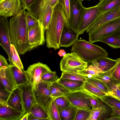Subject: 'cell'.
I'll return each mask as SVG.
<instances>
[{
	"mask_svg": "<svg viewBox=\"0 0 120 120\" xmlns=\"http://www.w3.org/2000/svg\"><path fill=\"white\" fill-rule=\"evenodd\" d=\"M26 9L12 16L9 21V33L11 42L19 54L23 55L32 50L28 40V31L27 26Z\"/></svg>",
	"mask_w": 120,
	"mask_h": 120,
	"instance_id": "obj_1",
	"label": "cell"
},
{
	"mask_svg": "<svg viewBox=\"0 0 120 120\" xmlns=\"http://www.w3.org/2000/svg\"><path fill=\"white\" fill-rule=\"evenodd\" d=\"M67 22L63 9L58 3L54 7L49 27L45 31L46 46L48 48L55 50L60 48V37Z\"/></svg>",
	"mask_w": 120,
	"mask_h": 120,
	"instance_id": "obj_2",
	"label": "cell"
},
{
	"mask_svg": "<svg viewBox=\"0 0 120 120\" xmlns=\"http://www.w3.org/2000/svg\"><path fill=\"white\" fill-rule=\"evenodd\" d=\"M71 51L74 52L88 63L104 56H107L106 50L84 39H78L72 45Z\"/></svg>",
	"mask_w": 120,
	"mask_h": 120,
	"instance_id": "obj_3",
	"label": "cell"
},
{
	"mask_svg": "<svg viewBox=\"0 0 120 120\" xmlns=\"http://www.w3.org/2000/svg\"><path fill=\"white\" fill-rule=\"evenodd\" d=\"M88 63L84 61L77 53L73 52L66 54L61 60L60 68L63 72H77L85 69Z\"/></svg>",
	"mask_w": 120,
	"mask_h": 120,
	"instance_id": "obj_4",
	"label": "cell"
},
{
	"mask_svg": "<svg viewBox=\"0 0 120 120\" xmlns=\"http://www.w3.org/2000/svg\"><path fill=\"white\" fill-rule=\"evenodd\" d=\"M120 29V17L104 24L99 27L88 33L89 40L93 43L100 41L117 30Z\"/></svg>",
	"mask_w": 120,
	"mask_h": 120,
	"instance_id": "obj_5",
	"label": "cell"
},
{
	"mask_svg": "<svg viewBox=\"0 0 120 120\" xmlns=\"http://www.w3.org/2000/svg\"><path fill=\"white\" fill-rule=\"evenodd\" d=\"M51 83L42 81L31 84L37 103L47 112L48 107L53 99L51 96L50 90L49 86Z\"/></svg>",
	"mask_w": 120,
	"mask_h": 120,
	"instance_id": "obj_6",
	"label": "cell"
},
{
	"mask_svg": "<svg viewBox=\"0 0 120 120\" xmlns=\"http://www.w3.org/2000/svg\"><path fill=\"white\" fill-rule=\"evenodd\" d=\"M94 97L82 89L72 92L64 97L71 105L78 109L90 110L92 107L89 98Z\"/></svg>",
	"mask_w": 120,
	"mask_h": 120,
	"instance_id": "obj_7",
	"label": "cell"
},
{
	"mask_svg": "<svg viewBox=\"0 0 120 120\" xmlns=\"http://www.w3.org/2000/svg\"><path fill=\"white\" fill-rule=\"evenodd\" d=\"M82 0H70V16L67 24L77 31L83 16L87 8L82 4Z\"/></svg>",
	"mask_w": 120,
	"mask_h": 120,
	"instance_id": "obj_8",
	"label": "cell"
},
{
	"mask_svg": "<svg viewBox=\"0 0 120 120\" xmlns=\"http://www.w3.org/2000/svg\"><path fill=\"white\" fill-rule=\"evenodd\" d=\"M51 71L46 64L39 62L30 65L24 72L28 82L32 84L42 81L41 79V76Z\"/></svg>",
	"mask_w": 120,
	"mask_h": 120,
	"instance_id": "obj_9",
	"label": "cell"
},
{
	"mask_svg": "<svg viewBox=\"0 0 120 120\" xmlns=\"http://www.w3.org/2000/svg\"><path fill=\"white\" fill-rule=\"evenodd\" d=\"M101 13L97 4L87 8L77 30L79 35L83 34Z\"/></svg>",
	"mask_w": 120,
	"mask_h": 120,
	"instance_id": "obj_10",
	"label": "cell"
},
{
	"mask_svg": "<svg viewBox=\"0 0 120 120\" xmlns=\"http://www.w3.org/2000/svg\"><path fill=\"white\" fill-rule=\"evenodd\" d=\"M9 22L7 19L0 16V45L7 53L8 60L11 64Z\"/></svg>",
	"mask_w": 120,
	"mask_h": 120,
	"instance_id": "obj_11",
	"label": "cell"
},
{
	"mask_svg": "<svg viewBox=\"0 0 120 120\" xmlns=\"http://www.w3.org/2000/svg\"><path fill=\"white\" fill-rule=\"evenodd\" d=\"M23 8L20 0H0V16L5 19L15 15Z\"/></svg>",
	"mask_w": 120,
	"mask_h": 120,
	"instance_id": "obj_12",
	"label": "cell"
},
{
	"mask_svg": "<svg viewBox=\"0 0 120 120\" xmlns=\"http://www.w3.org/2000/svg\"><path fill=\"white\" fill-rule=\"evenodd\" d=\"M120 17V6L115 9L101 13L95 22L86 30L88 33L110 21Z\"/></svg>",
	"mask_w": 120,
	"mask_h": 120,
	"instance_id": "obj_13",
	"label": "cell"
},
{
	"mask_svg": "<svg viewBox=\"0 0 120 120\" xmlns=\"http://www.w3.org/2000/svg\"><path fill=\"white\" fill-rule=\"evenodd\" d=\"M18 86L21 92L25 114L29 113L32 106L37 103L33 93L32 85L28 82L26 83Z\"/></svg>",
	"mask_w": 120,
	"mask_h": 120,
	"instance_id": "obj_14",
	"label": "cell"
},
{
	"mask_svg": "<svg viewBox=\"0 0 120 120\" xmlns=\"http://www.w3.org/2000/svg\"><path fill=\"white\" fill-rule=\"evenodd\" d=\"M58 3V0H35L26 9L27 12L38 19L48 6L54 7Z\"/></svg>",
	"mask_w": 120,
	"mask_h": 120,
	"instance_id": "obj_15",
	"label": "cell"
},
{
	"mask_svg": "<svg viewBox=\"0 0 120 120\" xmlns=\"http://www.w3.org/2000/svg\"><path fill=\"white\" fill-rule=\"evenodd\" d=\"M45 30L40 23L38 26L28 31V40L31 48L33 49L38 46L44 44Z\"/></svg>",
	"mask_w": 120,
	"mask_h": 120,
	"instance_id": "obj_16",
	"label": "cell"
},
{
	"mask_svg": "<svg viewBox=\"0 0 120 120\" xmlns=\"http://www.w3.org/2000/svg\"><path fill=\"white\" fill-rule=\"evenodd\" d=\"M12 64L9 66L0 68V82L6 90L11 92L17 86L12 71Z\"/></svg>",
	"mask_w": 120,
	"mask_h": 120,
	"instance_id": "obj_17",
	"label": "cell"
},
{
	"mask_svg": "<svg viewBox=\"0 0 120 120\" xmlns=\"http://www.w3.org/2000/svg\"><path fill=\"white\" fill-rule=\"evenodd\" d=\"M79 35L77 31L68 24L64 28L60 37V46L67 48L72 45L78 39Z\"/></svg>",
	"mask_w": 120,
	"mask_h": 120,
	"instance_id": "obj_18",
	"label": "cell"
},
{
	"mask_svg": "<svg viewBox=\"0 0 120 120\" xmlns=\"http://www.w3.org/2000/svg\"><path fill=\"white\" fill-rule=\"evenodd\" d=\"M6 104L18 111L25 113L21 92L18 86L11 92Z\"/></svg>",
	"mask_w": 120,
	"mask_h": 120,
	"instance_id": "obj_19",
	"label": "cell"
},
{
	"mask_svg": "<svg viewBox=\"0 0 120 120\" xmlns=\"http://www.w3.org/2000/svg\"><path fill=\"white\" fill-rule=\"evenodd\" d=\"M25 114L6 104H0V120H19Z\"/></svg>",
	"mask_w": 120,
	"mask_h": 120,
	"instance_id": "obj_20",
	"label": "cell"
},
{
	"mask_svg": "<svg viewBox=\"0 0 120 120\" xmlns=\"http://www.w3.org/2000/svg\"><path fill=\"white\" fill-rule=\"evenodd\" d=\"M116 60L110 58L107 56L100 57L92 63L93 65L99 68L103 72L110 70L116 64Z\"/></svg>",
	"mask_w": 120,
	"mask_h": 120,
	"instance_id": "obj_21",
	"label": "cell"
},
{
	"mask_svg": "<svg viewBox=\"0 0 120 120\" xmlns=\"http://www.w3.org/2000/svg\"><path fill=\"white\" fill-rule=\"evenodd\" d=\"M49 89L51 96L53 100L59 97H64L71 92L57 81L51 83Z\"/></svg>",
	"mask_w": 120,
	"mask_h": 120,
	"instance_id": "obj_22",
	"label": "cell"
},
{
	"mask_svg": "<svg viewBox=\"0 0 120 120\" xmlns=\"http://www.w3.org/2000/svg\"><path fill=\"white\" fill-rule=\"evenodd\" d=\"M57 82L71 92L83 89L84 82L66 79H58Z\"/></svg>",
	"mask_w": 120,
	"mask_h": 120,
	"instance_id": "obj_23",
	"label": "cell"
},
{
	"mask_svg": "<svg viewBox=\"0 0 120 120\" xmlns=\"http://www.w3.org/2000/svg\"><path fill=\"white\" fill-rule=\"evenodd\" d=\"M114 48H120V29L116 30L100 41Z\"/></svg>",
	"mask_w": 120,
	"mask_h": 120,
	"instance_id": "obj_24",
	"label": "cell"
},
{
	"mask_svg": "<svg viewBox=\"0 0 120 120\" xmlns=\"http://www.w3.org/2000/svg\"><path fill=\"white\" fill-rule=\"evenodd\" d=\"M110 70L104 72L99 75L92 77L97 79L103 83L110 90L112 87L120 83V82L111 75Z\"/></svg>",
	"mask_w": 120,
	"mask_h": 120,
	"instance_id": "obj_25",
	"label": "cell"
},
{
	"mask_svg": "<svg viewBox=\"0 0 120 120\" xmlns=\"http://www.w3.org/2000/svg\"><path fill=\"white\" fill-rule=\"evenodd\" d=\"M101 13L113 9L120 6V0H100L97 4Z\"/></svg>",
	"mask_w": 120,
	"mask_h": 120,
	"instance_id": "obj_26",
	"label": "cell"
},
{
	"mask_svg": "<svg viewBox=\"0 0 120 120\" xmlns=\"http://www.w3.org/2000/svg\"><path fill=\"white\" fill-rule=\"evenodd\" d=\"M30 112L35 117L41 120H49L47 111L37 103L32 106Z\"/></svg>",
	"mask_w": 120,
	"mask_h": 120,
	"instance_id": "obj_27",
	"label": "cell"
},
{
	"mask_svg": "<svg viewBox=\"0 0 120 120\" xmlns=\"http://www.w3.org/2000/svg\"><path fill=\"white\" fill-rule=\"evenodd\" d=\"M11 69L12 74L16 83L18 86L28 82L24 72L12 64Z\"/></svg>",
	"mask_w": 120,
	"mask_h": 120,
	"instance_id": "obj_28",
	"label": "cell"
},
{
	"mask_svg": "<svg viewBox=\"0 0 120 120\" xmlns=\"http://www.w3.org/2000/svg\"><path fill=\"white\" fill-rule=\"evenodd\" d=\"M54 7L49 5L45 10L43 14L39 19L45 30L49 27Z\"/></svg>",
	"mask_w": 120,
	"mask_h": 120,
	"instance_id": "obj_29",
	"label": "cell"
},
{
	"mask_svg": "<svg viewBox=\"0 0 120 120\" xmlns=\"http://www.w3.org/2000/svg\"><path fill=\"white\" fill-rule=\"evenodd\" d=\"M82 88L83 89L100 100L107 96L106 94L87 81L84 82Z\"/></svg>",
	"mask_w": 120,
	"mask_h": 120,
	"instance_id": "obj_30",
	"label": "cell"
},
{
	"mask_svg": "<svg viewBox=\"0 0 120 120\" xmlns=\"http://www.w3.org/2000/svg\"><path fill=\"white\" fill-rule=\"evenodd\" d=\"M78 108L71 104L59 112L61 120H74Z\"/></svg>",
	"mask_w": 120,
	"mask_h": 120,
	"instance_id": "obj_31",
	"label": "cell"
},
{
	"mask_svg": "<svg viewBox=\"0 0 120 120\" xmlns=\"http://www.w3.org/2000/svg\"><path fill=\"white\" fill-rule=\"evenodd\" d=\"M77 72L88 78L97 76L104 73L97 67L92 65H89L84 70L79 71Z\"/></svg>",
	"mask_w": 120,
	"mask_h": 120,
	"instance_id": "obj_32",
	"label": "cell"
},
{
	"mask_svg": "<svg viewBox=\"0 0 120 120\" xmlns=\"http://www.w3.org/2000/svg\"><path fill=\"white\" fill-rule=\"evenodd\" d=\"M105 106L100 102L98 106L96 108H92L87 120H100V117L107 112Z\"/></svg>",
	"mask_w": 120,
	"mask_h": 120,
	"instance_id": "obj_33",
	"label": "cell"
},
{
	"mask_svg": "<svg viewBox=\"0 0 120 120\" xmlns=\"http://www.w3.org/2000/svg\"><path fill=\"white\" fill-rule=\"evenodd\" d=\"M11 64L24 71L23 67L19 55V53L14 45H11Z\"/></svg>",
	"mask_w": 120,
	"mask_h": 120,
	"instance_id": "obj_34",
	"label": "cell"
},
{
	"mask_svg": "<svg viewBox=\"0 0 120 120\" xmlns=\"http://www.w3.org/2000/svg\"><path fill=\"white\" fill-rule=\"evenodd\" d=\"M49 120H61L59 111L54 100L51 102L47 110Z\"/></svg>",
	"mask_w": 120,
	"mask_h": 120,
	"instance_id": "obj_35",
	"label": "cell"
},
{
	"mask_svg": "<svg viewBox=\"0 0 120 120\" xmlns=\"http://www.w3.org/2000/svg\"><path fill=\"white\" fill-rule=\"evenodd\" d=\"M60 78L80 81L84 82L87 81L86 77L78 72H63Z\"/></svg>",
	"mask_w": 120,
	"mask_h": 120,
	"instance_id": "obj_36",
	"label": "cell"
},
{
	"mask_svg": "<svg viewBox=\"0 0 120 120\" xmlns=\"http://www.w3.org/2000/svg\"><path fill=\"white\" fill-rule=\"evenodd\" d=\"M86 78L87 81L96 87L107 95L110 91V90L105 85L99 80L93 77Z\"/></svg>",
	"mask_w": 120,
	"mask_h": 120,
	"instance_id": "obj_37",
	"label": "cell"
},
{
	"mask_svg": "<svg viewBox=\"0 0 120 120\" xmlns=\"http://www.w3.org/2000/svg\"><path fill=\"white\" fill-rule=\"evenodd\" d=\"M26 21L28 31L38 26L40 24L39 20L26 11Z\"/></svg>",
	"mask_w": 120,
	"mask_h": 120,
	"instance_id": "obj_38",
	"label": "cell"
},
{
	"mask_svg": "<svg viewBox=\"0 0 120 120\" xmlns=\"http://www.w3.org/2000/svg\"><path fill=\"white\" fill-rule=\"evenodd\" d=\"M54 100L59 112L66 109L71 105L64 97H59Z\"/></svg>",
	"mask_w": 120,
	"mask_h": 120,
	"instance_id": "obj_39",
	"label": "cell"
},
{
	"mask_svg": "<svg viewBox=\"0 0 120 120\" xmlns=\"http://www.w3.org/2000/svg\"><path fill=\"white\" fill-rule=\"evenodd\" d=\"M101 100L111 107H114L120 110V101L115 98L107 96Z\"/></svg>",
	"mask_w": 120,
	"mask_h": 120,
	"instance_id": "obj_40",
	"label": "cell"
},
{
	"mask_svg": "<svg viewBox=\"0 0 120 120\" xmlns=\"http://www.w3.org/2000/svg\"><path fill=\"white\" fill-rule=\"evenodd\" d=\"M58 79L55 71H52L46 73L41 77V79L42 81L51 83L57 81Z\"/></svg>",
	"mask_w": 120,
	"mask_h": 120,
	"instance_id": "obj_41",
	"label": "cell"
},
{
	"mask_svg": "<svg viewBox=\"0 0 120 120\" xmlns=\"http://www.w3.org/2000/svg\"><path fill=\"white\" fill-rule=\"evenodd\" d=\"M116 60V63L110 70V73L112 77L120 82V58Z\"/></svg>",
	"mask_w": 120,
	"mask_h": 120,
	"instance_id": "obj_42",
	"label": "cell"
},
{
	"mask_svg": "<svg viewBox=\"0 0 120 120\" xmlns=\"http://www.w3.org/2000/svg\"><path fill=\"white\" fill-rule=\"evenodd\" d=\"M91 111L78 109L74 120H87Z\"/></svg>",
	"mask_w": 120,
	"mask_h": 120,
	"instance_id": "obj_43",
	"label": "cell"
},
{
	"mask_svg": "<svg viewBox=\"0 0 120 120\" xmlns=\"http://www.w3.org/2000/svg\"><path fill=\"white\" fill-rule=\"evenodd\" d=\"M58 3L61 6L68 19L70 16V0H58Z\"/></svg>",
	"mask_w": 120,
	"mask_h": 120,
	"instance_id": "obj_44",
	"label": "cell"
},
{
	"mask_svg": "<svg viewBox=\"0 0 120 120\" xmlns=\"http://www.w3.org/2000/svg\"><path fill=\"white\" fill-rule=\"evenodd\" d=\"M11 92L4 89L0 88V104H6L9 97Z\"/></svg>",
	"mask_w": 120,
	"mask_h": 120,
	"instance_id": "obj_45",
	"label": "cell"
},
{
	"mask_svg": "<svg viewBox=\"0 0 120 120\" xmlns=\"http://www.w3.org/2000/svg\"><path fill=\"white\" fill-rule=\"evenodd\" d=\"M107 95V96L113 95L120 98V90L116 85L114 86L112 88Z\"/></svg>",
	"mask_w": 120,
	"mask_h": 120,
	"instance_id": "obj_46",
	"label": "cell"
},
{
	"mask_svg": "<svg viewBox=\"0 0 120 120\" xmlns=\"http://www.w3.org/2000/svg\"><path fill=\"white\" fill-rule=\"evenodd\" d=\"M92 108H96L98 107L100 102L98 98L95 97L89 98Z\"/></svg>",
	"mask_w": 120,
	"mask_h": 120,
	"instance_id": "obj_47",
	"label": "cell"
},
{
	"mask_svg": "<svg viewBox=\"0 0 120 120\" xmlns=\"http://www.w3.org/2000/svg\"><path fill=\"white\" fill-rule=\"evenodd\" d=\"M9 64L5 58L2 55H0V68L3 67H7L10 65Z\"/></svg>",
	"mask_w": 120,
	"mask_h": 120,
	"instance_id": "obj_48",
	"label": "cell"
},
{
	"mask_svg": "<svg viewBox=\"0 0 120 120\" xmlns=\"http://www.w3.org/2000/svg\"><path fill=\"white\" fill-rule=\"evenodd\" d=\"M23 8L26 9L31 5L35 0H21Z\"/></svg>",
	"mask_w": 120,
	"mask_h": 120,
	"instance_id": "obj_49",
	"label": "cell"
},
{
	"mask_svg": "<svg viewBox=\"0 0 120 120\" xmlns=\"http://www.w3.org/2000/svg\"><path fill=\"white\" fill-rule=\"evenodd\" d=\"M112 116L110 117L105 119V120H120V116L114 113H112Z\"/></svg>",
	"mask_w": 120,
	"mask_h": 120,
	"instance_id": "obj_50",
	"label": "cell"
},
{
	"mask_svg": "<svg viewBox=\"0 0 120 120\" xmlns=\"http://www.w3.org/2000/svg\"><path fill=\"white\" fill-rule=\"evenodd\" d=\"M111 108L114 113L120 116V110L113 107Z\"/></svg>",
	"mask_w": 120,
	"mask_h": 120,
	"instance_id": "obj_51",
	"label": "cell"
},
{
	"mask_svg": "<svg viewBox=\"0 0 120 120\" xmlns=\"http://www.w3.org/2000/svg\"><path fill=\"white\" fill-rule=\"evenodd\" d=\"M58 54L60 56H63L66 54L65 51L63 49L60 50L58 52Z\"/></svg>",
	"mask_w": 120,
	"mask_h": 120,
	"instance_id": "obj_52",
	"label": "cell"
},
{
	"mask_svg": "<svg viewBox=\"0 0 120 120\" xmlns=\"http://www.w3.org/2000/svg\"><path fill=\"white\" fill-rule=\"evenodd\" d=\"M29 113H27L25 114L20 119H19V120H28Z\"/></svg>",
	"mask_w": 120,
	"mask_h": 120,
	"instance_id": "obj_53",
	"label": "cell"
},
{
	"mask_svg": "<svg viewBox=\"0 0 120 120\" xmlns=\"http://www.w3.org/2000/svg\"><path fill=\"white\" fill-rule=\"evenodd\" d=\"M111 96V97H114V98H116L118 100H119V101H120V98L117 97L115 96H113V95H110V96Z\"/></svg>",
	"mask_w": 120,
	"mask_h": 120,
	"instance_id": "obj_54",
	"label": "cell"
},
{
	"mask_svg": "<svg viewBox=\"0 0 120 120\" xmlns=\"http://www.w3.org/2000/svg\"><path fill=\"white\" fill-rule=\"evenodd\" d=\"M118 88L120 90V83L116 85Z\"/></svg>",
	"mask_w": 120,
	"mask_h": 120,
	"instance_id": "obj_55",
	"label": "cell"
},
{
	"mask_svg": "<svg viewBox=\"0 0 120 120\" xmlns=\"http://www.w3.org/2000/svg\"><path fill=\"white\" fill-rule=\"evenodd\" d=\"M83 0H89V1H90V0H82V1H83Z\"/></svg>",
	"mask_w": 120,
	"mask_h": 120,
	"instance_id": "obj_56",
	"label": "cell"
}]
</instances>
